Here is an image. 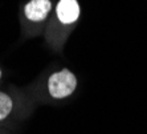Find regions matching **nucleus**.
I'll use <instances>...</instances> for the list:
<instances>
[{"instance_id": "nucleus-3", "label": "nucleus", "mask_w": 147, "mask_h": 134, "mask_svg": "<svg viewBox=\"0 0 147 134\" xmlns=\"http://www.w3.org/2000/svg\"><path fill=\"white\" fill-rule=\"evenodd\" d=\"M55 0H27L20 8L21 35L24 39L44 36L55 9Z\"/></svg>"}, {"instance_id": "nucleus-1", "label": "nucleus", "mask_w": 147, "mask_h": 134, "mask_svg": "<svg viewBox=\"0 0 147 134\" xmlns=\"http://www.w3.org/2000/svg\"><path fill=\"white\" fill-rule=\"evenodd\" d=\"M81 19V4L78 0H57L48 25L44 32L45 44L52 52L64 51L70 35Z\"/></svg>"}, {"instance_id": "nucleus-4", "label": "nucleus", "mask_w": 147, "mask_h": 134, "mask_svg": "<svg viewBox=\"0 0 147 134\" xmlns=\"http://www.w3.org/2000/svg\"><path fill=\"white\" fill-rule=\"evenodd\" d=\"M25 100L27 98L21 93L15 96L7 90H0V122L8 121L15 112L21 110Z\"/></svg>"}, {"instance_id": "nucleus-2", "label": "nucleus", "mask_w": 147, "mask_h": 134, "mask_svg": "<svg viewBox=\"0 0 147 134\" xmlns=\"http://www.w3.org/2000/svg\"><path fill=\"white\" fill-rule=\"evenodd\" d=\"M78 79L76 73L68 66L49 69L38 76L36 81L31 85L32 98L38 101L58 102L68 100L77 92Z\"/></svg>"}, {"instance_id": "nucleus-5", "label": "nucleus", "mask_w": 147, "mask_h": 134, "mask_svg": "<svg viewBox=\"0 0 147 134\" xmlns=\"http://www.w3.org/2000/svg\"><path fill=\"white\" fill-rule=\"evenodd\" d=\"M1 76H3V70H1V68H0V80H1Z\"/></svg>"}]
</instances>
